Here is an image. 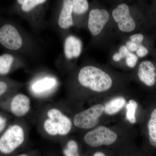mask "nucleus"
<instances>
[{
	"mask_svg": "<svg viewBox=\"0 0 156 156\" xmlns=\"http://www.w3.org/2000/svg\"><path fill=\"white\" fill-rule=\"evenodd\" d=\"M102 1L108 4L109 5L115 4V3L123 2H136L142 3L141 0H102Z\"/></svg>",
	"mask_w": 156,
	"mask_h": 156,
	"instance_id": "393cba45",
	"label": "nucleus"
},
{
	"mask_svg": "<svg viewBox=\"0 0 156 156\" xmlns=\"http://www.w3.org/2000/svg\"><path fill=\"white\" fill-rule=\"evenodd\" d=\"M126 104V100L122 97H117L113 98L105 105L104 112L106 114H115L124 108Z\"/></svg>",
	"mask_w": 156,
	"mask_h": 156,
	"instance_id": "dca6fc26",
	"label": "nucleus"
},
{
	"mask_svg": "<svg viewBox=\"0 0 156 156\" xmlns=\"http://www.w3.org/2000/svg\"><path fill=\"white\" fill-rule=\"evenodd\" d=\"M25 133L22 126L17 123L9 125L0 135V153L8 155L23 144Z\"/></svg>",
	"mask_w": 156,
	"mask_h": 156,
	"instance_id": "39448f33",
	"label": "nucleus"
},
{
	"mask_svg": "<svg viewBox=\"0 0 156 156\" xmlns=\"http://www.w3.org/2000/svg\"><path fill=\"white\" fill-rule=\"evenodd\" d=\"M9 124V117L0 112V135L7 128Z\"/></svg>",
	"mask_w": 156,
	"mask_h": 156,
	"instance_id": "b1692460",
	"label": "nucleus"
},
{
	"mask_svg": "<svg viewBox=\"0 0 156 156\" xmlns=\"http://www.w3.org/2000/svg\"><path fill=\"white\" fill-rule=\"evenodd\" d=\"M147 127L150 142L151 145L156 147V108L151 114Z\"/></svg>",
	"mask_w": 156,
	"mask_h": 156,
	"instance_id": "aec40b11",
	"label": "nucleus"
},
{
	"mask_svg": "<svg viewBox=\"0 0 156 156\" xmlns=\"http://www.w3.org/2000/svg\"><path fill=\"white\" fill-rule=\"evenodd\" d=\"M146 38L144 34L137 32L126 37L120 41L123 43L129 51L135 53L138 58H142L150 53V49L145 44Z\"/></svg>",
	"mask_w": 156,
	"mask_h": 156,
	"instance_id": "f8f14e48",
	"label": "nucleus"
},
{
	"mask_svg": "<svg viewBox=\"0 0 156 156\" xmlns=\"http://www.w3.org/2000/svg\"><path fill=\"white\" fill-rule=\"evenodd\" d=\"M0 107L7 110L14 116L20 118L29 112L30 100L26 95L19 93L0 101Z\"/></svg>",
	"mask_w": 156,
	"mask_h": 156,
	"instance_id": "6e6552de",
	"label": "nucleus"
},
{
	"mask_svg": "<svg viewBox=\"0 0 156 156\" xmlns=\"http://www.w3.org/2000/svg\"><path fill=\"white\" fill-rule=\"evenodd\" d=\"M56 83L55 79L51 78H46L37 81L32 87L34 92L37 93L43 92L52 89Z\"/></svg>",
	"mask_w": 156,
	"mask_h": 156,
	"instance_id": "a211bd4d",
	"label": "nucleus"
},
{
	"mask_svg": "<svg viewBox=\"0 0 156 156\" xmlns=\"http://www.w3.org/2000/svg\"><path fill=\"white\" fill-rule=\"evenodd\" d=\"M17 156H29L27 155L26 154H21L18 155Z\"/></svg>",
	"mask_w": 156,
	"mask_h": 156,
	"instance_id": "bb28decb",
	"label": "nucleus"
},
{
	"mask_svg": "<svg viewBox=\"0 0 156 156\" xmlns=\"http://www.w3.org/2000/svg\"><path fill=\"white\" fill-rule=\"evenodd\" d=\"M115 132L105 126H100L89 131L84 137L86 144L92 147H96L102 145H110L117 139Z\"/></svg>",
	"mask_w": 156,
	"mask_h": 156,
	"instance_id": "1a4fd4ad",
	"label": "nucleus"
},
{
	"mask_svg": "<svg viewBox=\"0 0 156 156\" xmlns=\"http://www.w3.org/2000/svg\"><path fill=\"white\" fill-rule=\"evenodd\" d=\"M142 4L123 2L110 5L109 9L117 41L138 32L144 20Z\"/></svg>",
	"mask_w": 156,
	"mask_h": 156,
	"instance_id": "f03ea898",
	"label": "nucleus"
},
{
	"mask_svg": "<svg viewBox=\"0 0 156 156\" xmlns=\"http://www.w3.org/2000/svg\"><path fill=\"white\" fill-rule=\"evenodd\" d=\"M74 27L87 30V18L90 4L88 0H72Z\"/></svg>",
	"mask_w": 156,
	"mask_h": 156,
	"instance_id": "4468645a",
	"label": "nucleus"
},
{
	"mask_svg": "<svg viewBox=\"0 0 156 156\" xmlns=\"http://www.w3.org/2000/svg\"><path fill=\"white\" fill-rule=\"evenodd\" d=\"M94 156H106L103 153L101 152H98L94 154Z\"/></svg>",
	"mask_w": 156,
	"mask_h": 156,
	"instance_id": "a878e982",
	"label": "nucleus"
},
{
	"mask_svg": "<svg viewBox=\"0 0 156 156\" xmlns=\"http://www.w3.org/2000/svg\"><path fill=\"white\" fill-rule=\"evenodd\" d=\"M11 85L7 81L0 80V101L5 98L11 91Z\"/></svg>",
	"mask_w": 156,
	"mask_h": 156,
	"instance_id": "5701e85b",
	"label": "nucleus"
},
{
	"mask_svg": "<svg viewBox=\"0 0 156 156\" xmlns=\"http://www.w3.org/2000/svg\"><path fill=\"white\" fill-rule=\"evenodd\" d=\"M83 43L79 37L69 33L65 36L62 59L68 65H73L80 58L83 50Z\"/></svg>",
	"mask_w": 156,
	"mask_h": 156,
	"instance_id": "9b49d317",
	"label": "nucleus"
},
{
	"mask_svg": "<svg viewBox=\"0 0 156 156\" xmlns=\"http://www.w3.org/2000/svg\"><path fill=\"white\" fill-rule=\"evenodd\" d=\"M48 0H17L21 11L27 15H29L36 9L45 4Z\"/></svg>",
	"mask_w": 156,
	"mask_h": 156,
	"instance_id": "f3484780",
	"label": "nucleus"
},
{
	"mask_svg": "<svg viewBox=\"0 0 156 156\" xmlns=\"http://www.w3.org/2000/svg\"><path fill=\"white\" fill-rule=\"evenodd\" d=\"M63 154L65 156H80L77 143L74 140L68 141L66 147L63 150Z\"/></svg>",
	"mask_w": 156,
	"mask_h": 156,
	"instance_id": "4be33fe9",
	"label": "nucleus"
},
{
	"mask_svg": "<svg viewBox=\"0 0 156 156\" xmlns=\"http://www.w3.org/2000/svg\"><path fill=\"white\" fill-rule=\"evenodd\" d=\"M0 43L5 48L13 51L23 50L25 51L27 40L16 27L6 24L0 28Z\"/></svg>",
	"mask_w": 156,
	"mask_h": 156,
	"instance_id": "423d86ee",
	"label": "nucleus"
},
{
	"mask_svg": "<svg viewBox=\"0 0 156 156\" xmlns=\"http://www.w3.org/2000/svg\"><path fill=\"white\" fill-rule=\"evenodd\" d=\"M87 30L91 35L89 46L109 51L117 41L109 9L99 0H93L87 23Z\"/></svg>",
	"mask_w": 156,
	"mask_h": 156,
	"instance_id": "f257e3e1",
	"label": "nucleus"
},
{
	"mask_svg": "<svg viewBox=\"0 0 156 156\" xmlns=\"http://www.w3.org/2000/svg\"><path fill=\"white\" fill-rule=\"evenodd\" d=\"M155 7H154V11L155 12V14L156 15V0H155Z\"/></svg>",
	"mask_w": 156,
	"mask_h": 156,
	"instance_id": "cd10ccee",
	"label": "nucleus"
},
{
	"mask_svg": "<svg viewBox=\"0 0 156 156\" xmlns=\"http://www.w3.org/2000/svg\"><path fill=\"white\" fill-rule=\"evenodd\" d=\"M47 118L44 122L46 133L51 136H64L71 130L72 123L67 116L58 109H50L47 112Z\"/></svg>",
	"mask_w": 156,
	"mask_h": 156,
	"instance_id": "20e7f679",
	"label": "nucleus"
},
{
	"mask_svg": "<svg viewBox=\"0 0 156 156\" xmlns=\"http://www.w3.org/2000/svg\"><path fill=\"white\" fill-rule=\"evenodd\" d=\"M108 52L109 61L113 65L133 69L139 61L138 56L129 51L121 42L118 44H115Z\"/></svg>",
	"mask_w": 156,
	"mask_h": 156,
	"instance_id": "0eeeda50",
	"label": "nucleus"
},
{
	"mask_svg": "<svg viewBox=\"0 0 156 156\" xmlns=\"http://www.w3.org/2000/svg\"><path fill=\"white\" fill-rule=\"evenodd\" d=\"M76 72V81L84 89L101 93L112 89L121 76L114 74L105 65L98 63L93 58H88Z\"/></svg>",
	"mask_w": 156,
	"mask_h": 156,
	"instance_id": "7ed1b4c3",
	"label": "nucleus"
},
{
	"mask_svg": "<svg viewBox=\"0 0 156 156\" xmlns=\"http://www.w3.org/2000/svg\"><path fill=\"white\" fill-rule=\"evenodd\" d=\"M104 112V107L101 104L93 105L75 116L74 124L82 129H89L94 128L98 123L99 118Z\"/></svg>",
	"mask_w": 156,
	"mask_h": 156,
	"instance_id": "9d476101",
	"label": "nucleus"
},
{
	"mask_svg": "<svg viewBox=\"0 0 156 156\" xmlns=\"http://www.w3.org/2000/svg\"><path fill=\"white\" fill-rule=\"evenodd\" d=\"M136 75L140 82L146 86L152 87L156 83V68L150 60H143L137 65Z\"/></svg>",
	"mask_w": 156,
	"mask_h": 156,
	"instance_id": "2eb2a0df",
	"label": "nucleus"
},
{
	"mask_svg": "<svg viewBox=\"0 0 156 156\" xmlns=\"http://www.w3.org/2000/svg\"><path fill=\"white\" fill-rule=\"evenodd\" d=\"M137 104L135 101L130 100L126 106L127 113L126 118L131 124H135L136 122L135 113L137 108Z\"/></svg>",
	"mask_w": 156,
	"mask_h": 156,
	"instance_id": "412c9836",
	"label": "nucleus"
},
{
	"mask_svg": "<svg viewBox=\"0 0 156 156\" xmlns=\"http://www.w3.org/2000/svg\"><path fill=\"white\" fill-rule=\"evenodd\" d=\"M14 56L10 54L0 56V76H5L11 71L14 65Z\"/></svg>",
	"mask_w": 156,
	"mask_h": 156,
	"instance_id": "6ab92c4d",
	"label": "nucleus"
},
{
	"mask_svg": "<svg viewBox=\"0 0 156 156\" xmlns=\"http://www.w3.org/2000/svg\"><path fill=\"white\" fill-rule=\"evenodd\" d=\"M57 24L64 36L69 33L70 29L74 27L72 0H61Z\"/></svg>",
	"mask_w": 156,
	"mask_h": 156,
	"instance_id": "ddd939ff",
	"label": "nucleus"
}]
</instances>
